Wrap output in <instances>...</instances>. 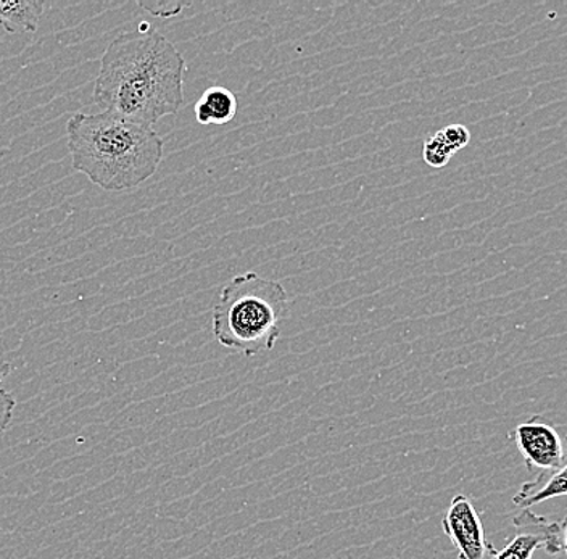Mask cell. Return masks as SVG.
<instances>
[{"label":"cell","mask_w":567,"mask_h":559,"mask_svg":"<svg viewBox=\"0 0 567 559\" xmlns=\"http://www.w3.org/2000/svg\"><path fill=\"white\" fill-rule=\"evenodd\" d=\"M186 62L169 39L142 23L120 34L101 60L94 102L127 122L154 127L163 116L176 115L184 104Z\"/></svg>","instance_id":"obj_1"},{"label":"cell","mask_w":567,"mask_h":559,"mask_svg":"<svg viewBox=\"0 0 567 559\" xmlns=\"http://www.w3.org/2000/svg\"><path fill=\"white\" fill-rule=\"evenodd\" d=\"M73 168L106 193H126L157 173L163 141L152 127L112 113H76L66 123Z\"/></svg>","instance_id":"obj_2"},{"label":"cell","mask_w":567,"mask_h":559,"mask_svg":"<svg viewBox=\"0 0 567 559\" xmlns=\"http://www.w3.org/2000/svg\"><path fill=\"white\" fill-rule=\"evenodd\" d=\"M287 314L289 297L282 284L244 272L230 279L213 307V335L226 349L254 356L275 346Z\"/></svg>","instance_id":"obj_3"},{"label":"cell","mask_w":567,"mask_h":559,"mask_svg":"<svg viewBox=\"0 0 567 559\" xmlns=\"http://www.w3.org/2000/svg\"><path fill=\"white\" fill-rule=\"evenodd\" d=\"M530 474L551 473L567 463V434L548 417L535 415L509 431Z\"/></svg>","instance_id":"obj_4"},{"label":"cell","mask_w":567,"mask_h":559,"mask_svg":"<svg viewBox=\"0 0 567 559\" xmlns=\"http://www.w3.org/2000/svg\"><path fill=\"white\" fill-rule=\"evenodd\" d=\"M514 532L506 540L502 550H495L491 559H532L538 550L545 553H561V527L559 522L549 521L530 508L520 509L513 516Z\"/></svg>","instance_id":"obj_5"},{"label":"cell","mask_w":567,"mask_h":559,"mask_svg":"<svg viewBox=\"0 0 567 559\" xmlns=\"http://www.w3.org/2000/svg\"><path fill=\"white\" fill-rule=\"evenodd\" d=\"M442 529L456 548L458 559H491L496 548L485 536L476 506L466 495H456L442 519Z\"/></svg>","instance_id":"obj_6"},{"label":"cell","mask_w":567,"mask_h":559,"mask_svg":"<svg viewBox=\"0 0 567 559\" xmlns=\"http://www.w3.org/2000/svg\"><path fill=\"white\" fill-rule=\"evenodd\" d=\"M567 495V463L551 473L537 474L535 479L524 483L513 497V504L520 509L544 504L556 497Z\"/></svg>","instance_id":"obj_7"},{"label":"cell","mask_w":567,"mask_h":559,"mask_svg":"<svg viewBox=\"0 0 567 559\" xmlns=\"http://www.w3.org/2000/svg\"><path fill=\"white\" fill-rule=\"evenodd\" d=\"M237 110V97L228 87L213 86L202 94L194 112L200 125H228L236 118Z\"/></svg>","instance_id":"obj_8"},{"label":"cell","mask_w":567,"mask_h":559,"mask_svg":"<svg viewBox=\"0 0 567 559\" xmlns=\"http://www.w3.org/2000/svg\"><path fill=\"white\" fill-rule=\"evenodd\" d=\"M45 3L42 0H18V2H2L0 0V27L9 33L38 31L39 20L44 13Z\"/></svg>","instance_id":"obj_9"},{"label":"cell","mask_w":567,"mask_h":559,"mask_svg":"<svg viewBox=\"0 0 567 559\" xmlns=\"http://www.w3.org/2000/svg\"><path fill=\"white\" fill-rule=\"evenodd\" d=\"M456 152L445 143V139L441 136V133L432 134L427 137L424 143L423 158L432 168H443Z\"/></svg>","instance_id":"obj_10"},{"label":"cell","mask_w":567,"mask_h":559,"mask_svg":"<svg viewBox=\"0 0 567 559\" xmlns=\"http://www.w3.org/2000/svg\"><path fill=\"white\" fill-rule=\"evenodd\" d=\"M12 373V366L7 361L0 360V434L6 433L13 420L17 400L9 391L2 387V382Z\"/></svg>","instance_id":"obj_11"},{"label":"cell","mask_w":567,"mask_h":559,"mask_svg":"<svg viewBox=\"0 0 567 559\" xmlns=\"http://www.w3.org/2000/svg\"><path fill=\"white\" fill-rule=\"evenodd\" d=\"M445 143L450 145L455 152H460L461 148L466 147L471 141V133L466 126L463 125H450L439 131Z\"/></svg>","instance_id":"obj_12"},{"label":"cell","mask_w":567,"mask_h":559,"mask_svg":"<svg viewBox=\"0 0 567 559\" xmlns=\"http://www.w3.org/2000/svg\"><path fill=\"white\" fill-rule=\"evenodd\" d=\"M141 7H144V9L151 10L154 15H159V9L165 10L163 12V15H176L177 12H179L181 9H183V3H165V6H151V3H141Z\"/></svg>","instance_id":"obj_13"},{"label":"cell","mask_w":567,"mask_h":559,"mask_svg":"<svg viewBox=\"0 0 567 559\" xmlns=\"http://www.w3.org/2000/svg\"><path fill=\"white\" fill-rule=\"evenodd\" d=\"M559 527H561V547L563 551H565L567 557V515L566 518L559 522Z\"/></svg>","instance_id":"obj_14"}]
</instances>
